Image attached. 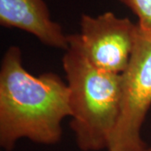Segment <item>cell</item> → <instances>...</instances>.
<instances>
[{"instance_id": "obj_7", "label": "cell", "mask_w": 151, "mask_h": 151, "mask_svg": "<svg viewBox=\"0 0 151 151\" xmlns=\"http://www.w3.org/2000/svg\"><path fill=\"white\" fill-rule=\"evenodd\" d=\"M144 151H151V148H149V147H147V148H146L145 150Z\"/></svg>"}, {"instance_id": "obj_5", "label": "cell", "mask_w": 151, "mask_h": 151, "mask_svg": "<svg viewBox=\"0 0 151 151\" xmlns=\"http://www.w3.org/2000/svg\"><path fill=\"white\" fill-rule=\"evenodd\" d=\"M0 24L33 35L49 47L65 50L68 35L52 20L44 0H0Z\"/></svg>"}, {"instance_id": "obj_4", "label": "cell", "mask_w": 151, "mask_h": 151, "mask_svg": "<svg viewBox=\"0 0 151 151\" xmlns=\"http://www.w3.org/2000/svg\"><path fill=\"white\" fill-rule=\"evenodd\" d=\"M78 37L87 58L97 69L122 75L134 45L137 24L129 18L106 12L98 16L82 14Z\"/></svg>"}, {"instance_id": "obj_2", "label": "cell", "mask_w": 151, "mask_h": 151, "mask_svg": "<svg viewBox=\"0 0 151 151\" xmlns=\"http://www.w3.org/2000/svg\"><path fill=\"white\" fill-rule=\"evenodd\" d=\"M68 40L62 65L76 143L81 151L108 150L121 113L123 77L92 65L77 34L69 35Z\"/></svg>"}, {"instance_id": "obj_6", "label": "cell", "mask_w": 151, "mask_h": 151, "mask_svg": "<svg viewBox=\"0 0 151 151\" xmlns=\"http://www.w3.org/2000/svg\"><path fill=\"white\" fill-rule=\"evenodd\" d=\"M138 18L140 30L151 38V0H119Z\"/></svg>"}, {"instance_id": "obj_1", "label": "cell", "mask_w": 151, "mask_h": 151, "mask_svg": "<svg viewBox=\"0 0 151 151\" xmlns=\"http://www.w3.org/2000/svg\"><path fill=\"white\" fill-rule=\"evenodd\" d=\"M70 117L69 89L54 72L34 76L23 65L22 52L9 46L0 67V146L12 151L27 139L52 145L62 136L61 123Z\"/></svg>"}, {"instance_id": "obj_3", "label": "cell", "mask_w": 151, "mask_h": 151, "mask_svg": "<svg viewBox=\"0 0 151 151\" xmlns=\"http://www.w3.org/2000/svg\"><path fill=\"white\" fill-rule=\"evenodd\" d=\"M122 77L121 113L108 150L144 151L147 145L141 129L151 107V38L138 25L133 52Z\"/></svg>"}]
</instances>
